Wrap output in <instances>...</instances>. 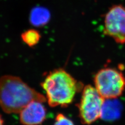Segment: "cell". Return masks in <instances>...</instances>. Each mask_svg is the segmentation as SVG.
<instances>
[{
  "instance_id": "30bf717a",
  "label": "cell",
  "mask_w": 125,
  "mask_h": 125,
  "mask_svg": "<svg viewBox=\"0 0 125 125\" xmlns=\"http://www.w3.org/2000/svg\"><path fill=\"white\" fill-rule=\"evenodd\" d=\"M0 125H4V122L2 115L0 114Z\"/></svg>"
},
{
  "instance_id": "9c48e42d",
  "label": "cell",
  "mask_w": 125,
  "mask_h": 125,
  "mask_svg": "<svg viewBox=\"0 0 125 125\" xmlns=\"http://www.w3.org/2000/svg\"><path fill=\"white\" fill-rule=\"evenodd\" d=\"M53 125H75L73 121L63 114L58 113L56 116Z\"/></svg>"
},
{
  "instance_id": "7a4b0ae2",
  "label": "cell",
  "mask_w": 125,
  "mask_h": 125,
  "mask_svg": "<svg viewBox=\"0 0 125 125\" xmlns=\"http://www.w3.org/2000/svg\"><path fill=\"white\" fill-rule=\"evenodd\" d=\"M79 84L62 68L50 72L41 83L46 93V101L52 107L58 106L66 107L72 103Z\"/></svg>"
},
{
  "instance_id": "52a82bcc",
  "label": "cell",
  "mask_w": 125,
  "mask_h": 125,
  "mask_svg": "<svg viewBox=\"0 0 125 125\" xmlns=\"http://www.w3.org/2000/svg\"><path fill=\"white\" fill-rule=\"evenodd\" d=\"M50 19L49 11L45 8L38 7L31 10L29 21L34 26L41 27L45 25L49 21Z\"/></svg>"
},
{
  "instance_id": "5b68a950",
  "label": "cell",
  "mask_w": 125,
  "mask_h": 125,
  "mask_svg": "<svg viewBox=\"0 0 125 125\" xmlns=\"http://www.w3.org/2000/svg\"><path fill=\"white\" fill-rule=\"evenodd\" d=\"M104 33L118 43H125V8L114 5L109 9L104 19Z\"/></svg>"
},
{
  "instance_id": "3957f363",
  "label": "cell",
  "mask_w": 125,
  "mask_h": 125,
  "mask_svg": "<svg viewBox=\"0 0 125 125\" xmlns=\"http://www.w3.org/2000/svg\"><path fill=\"white\" fill-rule=\"evenodd\" d=\"M95 88L105 100H112L122 95L125 90V77L114 68L100 70L94 78Z\"/></svg>"
},
{
  "instance_id": "6da1fadb",
  "label": "cell",
  "mask_w": 125,
  "mask_h": 125,
  "mask_svg": "<svg viewBox=\"0 0 125 125\" xmlns=\"http://www.w3.org/2000/svg\"><path fill=\"white\" fill-rule=\"evenodd\" d=\"M33 101L45 103L46 99L18 77L5 75L0 78V107L4 112L19 113Z\"/></svg>"
},
{
  "instance_id": "8992f818",
  "label": "cell",
  "mask_w": 125,
  "mask_h": 125,
  "mask_svg": "<svg viewBox=\"0 0 125 125\" xmlns=\"http://www.w3.org/2000/svg\"><path fill=\"white\" fill-rule=\"evenodd\" d=\"M43 102L33 101L19 112V120L23 125H40L46 119V109Z\"/></svg>"
},
{
  "instance_id": "277c9868",
  "label": "cell",
  "mask_w": 125,
  "mask_h": 125,
  "mask_svg": "<svg viewBox=\"0 0 125 125\" xmlns=\"http://www.w3.org/2000/svg\"><path fill=\"white\" fill-rule=\"evenodd\" d=\"M105 101L95 87L89 84L84 86L78 104L81 123L90 125L101 118Z\"/></svg>"
},
{
  "instance_id": "ba28073f",
  "label": "cell",
  "mask_w": 125,
  "mask_h": 125,
  "mask_svg": "<svg viewBox=\"0 0 125 125\" xmlns=\"http://www.w3.org/2000/svg\"><path fill=\"white\" fill-rule=\"evenodd\" d=\"M21 38L23 42L27 45L32 47L38 43L40 40L41 35L37 30L31 29L23 32L21 35Z\"/></svg>"
}]
</instances>
